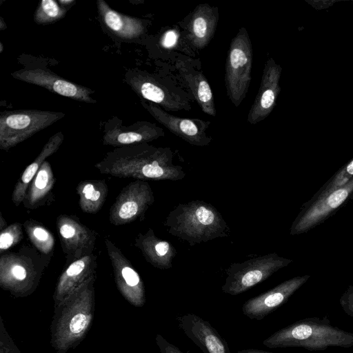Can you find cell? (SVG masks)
Masks as SVG:
<instances>
[{
  "label": "cell",
  "instance_id": "obj_1",
  "mask_svg": "<svg viewBox=\"0 0 353 353\" xmlns=\"http://www.w3.org/2000/svg\"><path fill=\"white\" fill-rule=\"evenodd\" d=\"M170 148L148 143L116 148L106 153L94 167L99 172L119 178L136 180L179 181L185 176L183 167L174 164Z\"/></svg>",
  "mask_w": 353,
  "mask_h": 353
},
{
  "label": "cell",
  "instance_id": "obj_2",
  "mask_svg": "<svg viewBox=\"0 0 353 353\" xmlns=\"http://www.w3.org/2000/svg\"><path fill=\"white\" fill-rule=\"evenodd\" d=\"M270 348L302 347L310 351L353 347V332L333 325L327 316L301 319L263 341Z\"/></svg>",
  "mask_w": 353,
  "mask_h": 353
},
{
  "label": "cell",
  "instance_id": "obj_3",
  "mask_svg": "<svg viewBox=\"0 0 353 353\" xmlns=\"http://www.w3.org/2000/svg\"><path fill=\"white\" fill-rule=\"evenodd\" d=\"M168 233L190 246L229 236L230 228L214 206L204 201L180 203L164 222Z\"/></svg>",
  "mask_w": 353,
  "mask_h": 353
},
{
  "label": "cell",
  "instance_id": "obj_4",
  "mask_svg": "<svg viewBox=\"0 0 353 353\" xmlns=\"http://www.w3.org/2000/svg\"><path fill=\"white\" fill-rule=\"evenodd\" d=\"M252 43L245 28H239L228 50L225 85L227 94L235 107L245 97L251 82Z\"/></svg>",
  "mask_w": 353,
  "mask_h": 353
},
{
  "label": "cell",
  "instance_id": "obj_5",
  "mask_svg": "<svg viewBox=\"0 0 353 353\" xmlns=\"http://www.w3.org/2000/svg\"><path fill=\"white\" fill-rule=\"evenodd\" d=\"M65 117L61 112L6 110L0 113V148L8 150Z\"/></svg>",
  "mask_w": 353,
  "mask_h": 353
},
{
  "label": "cell",
  "instance_id": "obj_6",
  "mask_svg": "<svg viewBox=\"0 0 353 353\" xmlns=\"http://www.w3.org/2000/svg\"><path fill=\"white\" fill-rule=\"evenodd\" d=\"M292 262L276 253H270L232 263L227 270L222 291L233 296L243 293Z\"/></svg>",
  "mask_w": 353,
  "mask_h": 353
},
{
  "label": "cell",
  "instance_id": "obj_7",
  "mask_svg": "<svg viewBox=\"0 0 353 353\" xmlns=\"http://www.w3.org/2000/svg\"><path fill=\"white\" fill-rule=\"evenodd\" d=\"M126 83L140 97L161 106L164 110H189V98L173 85L147 72L129 70L125 75Z\"/></svg>",
  "mask_w": 353,
  "mask_h": 353
},
{
  "label": "cell",
  "instance_id": "obj_8",
  "mask_svg": "<svg viewBox=\"0 0 353 353\" xmlns=\"http://www.w3.org/2000/svg\"><path fill=\"white\" fill-rule=\"evenodd\" d=\"M153 191L146 181L135 180L125 185L118 194L109 212L110 222L116 226L145 218L153 204Z\"/></svg>",
  "mask_w": 353,
  "mask_h": 353
},
{
  "label": "cell",
  "instance_id": "obj_9",
  "mask_svg": "<svg viewBox=\"0 0 353 353\" xmlns=\"http://www.w3.org/2000/svg\"><path fill=\"white\" fill-rule=\"evenodd\" d=\"M353 195V178L345 185L314 196L292 223L290 234L305 233L333 214Z\"/></svg>",
  "mask_w": 353,
  "mask_h": 353
},
{
  "label": "cell",
  "instance_id": "obj_10",
  "mask_svg": "<svg viewBox=\"0 0 353 353\" xmlns=\"http://www.w3.org/2000/svg\"><path fill=\"white\" fill-rule=\"evenodd\" d=\"M50 256L42 254L33 245L24 244L17 252L1 254V280L18 283L39 276L50 264Z\"/></svg>",
  "mask_w": 353,
  "mask_h": 353
},
{
  "label": "cell",
  "instance_id": "obj_11",
  "mask_svg": "<svg viewBox=\"0 0 353 353\" xmlns=\"http://www.w3.org/2000/svg\"><path fill=\"white\" fill-rule=\"evenodd\" d=\"M56 225L65 264L94 252L98 234L78 217L61 214L57 218Z\"/></svg>",
  "mask_w": 353,
  "mask_h": 353
},
{
  "label": "cell",
  "instance_id": "obj_12",
  "mask_svg": "<svg viewBox=\"0 0 353 353\" xmlns=\"http://www.w3.org/2000/svg\"><path fill=\"white\" fill-rule=\"evenodd\" d=\"M12 77L21 81L36 85L75 101L95 103L91 97L94 91L89 88L70 81L43 68H30L17 70Z\"/></svg>",
  "mask_w": 353,
  "mask_h": 353
},
{
  "label": "cell",
  "instance_id": "obj_13",
  "mask_svg": "<svg viewBox=\"0 0 353 353\" xmlns=\"http://www.w3.org/2000/svg\"><path fill=\"white\" fill-rule=\"evenodd\" d=\"M141 103L156 121L188 143L206 146L212 141V138L207 133L210 122L172 115L159 105L145 100H141Z\"/></svg>",
  "mask_w": 353,
  "mask_h": 353
},
{
  "label": "cell",
  "instance_id": "obj_14",
  "mask_svg": "<svg viewBox=\"0 0 353 353\" xmlns=\"http://www.w3.org/2000/svg\"><path fill=\"white\" fill-rule=\"evenodd\" d=\"M310 275L297 276L286 280L270 290L246 301L242 311L250 319L262 320L288 301L303 285Z\"/></svg>",
  "mask_w": 353,
  "mask_h": 353
},
{
  "label": "cell",
  "instance_id": "obj_15",
  "mask_svg": "<svg viewBox=\"0 0 353 353\" xmlns=\"http://www.w3.org/2000/svg\"><path fill=\"white\" fill-rule=\"evenodd\" d=\"M165 135L164 130L154 123L139 121L125 126L118 118L106 124L103 143L115 148L148 143Z\"/></svg>",
  "mask_w": 353,
  "mask_h": 353
},
{
  "label": "cell",
  "instance_id": "obj_16",
  "mask_svg": "<svg viewBox=\"0 0 353 353\" xmlns=\"http://www.w3.org/2000/svg\"><path fill=\"white\" fill-rule=\"evenodd\" d=\"M282 68L272 58L264 65L259 91L249 111L247 121L256 124L264 120L273 110L281 90L279 80Z\"/></svg>",
  "mask_w": 353,
  "mask_h": 353
},
{
  "label": "cell",
  "instance_id": "obj_17",
  "mask_svg": "<svg viewBox=\"0 0 353 353\" xmlns=\"http://www.w3.org/2000/svg\"><path fill=\"white\" fill-rule=\"evenodd\" d=\"M177 321L180 329L203 353H231L226 341L208 321L190 313Z\"/></svg>",
  "mask_w": 353,
  "mask_h": 353
},
{
  "label": "cell",
  "instance_id": "obj_18",
  "mask_svg": "<svg viewBox=\"0 0 353 353\" xmlns=\"http://www.w3.org/2000/svg\"><path fill=\"white\" fill-rule=\"evenodd\" d=\"M219 19L216 7L199 5L191 13L186 26L187 37L194 47L205 48L214 37Z\"/></svg>",
  "mask_w": 353,
  "mask_h": 353
},
{
  "label": "cell",
  "instance_id": "obj_19",
  "mask_svg": "<svg viewBox=\"0 0 353 353\" xmlns=\"http://www.w3.org/2000/svg\"><path fill=\"white\" fill-rule=\"evenodd\" d=\"M97 7L101 21L117 37L134 39L144 33L145 26L143 20L117 12L104 0H97Z\"/></svg>",
  "mask_w": 353,
  "mask_h": 353
},
{
  "label": "cell",
  "instance_id": "obj_20",
  "mask_svg": "<svg viewBox=\"0 0 353 353\" xmlns=\"http://www.w3.org/2000/svg\"><path fill=\"white\" fill-rule=\"evenodd\" d=\"M134 246L153 267L161 270L172 267V260L176 254L175 248L169 241L158 238L152 228L137 236Z\"/></svg>",
  "mask_w": 353,
  "mask_h": 353
},
{
  "label": "cell",
  "instance_id": "obj_21",
  "mask_svg": "<svg viewBox=\"0 0 353 353\" xmlns=\"http://www.w3.org/2000/svg\"><path fill=\"white\" fill-rule=\"evenodd\" d=\"M175 65L201 110L210 116L214 117L216 112L213 92L203 72L195 70L181 59L176 61Z\"/></svg>",
  "mask_w": 353,
  "mask_h": 353
},
{
  "label": "cell",
  "instance_id": "obj_22",
  "mask_svg": "<svg viewBox=\"0 0 353 353\" xmlns=\"http://www.w3.org/2000/svg\"><path fill=\"white\" fill-rule=\"evenodd\" d=\"M56 178L50 163L46 161L30 182L22 202L26 208L34 210L48 205L54 201Z\"/></svg>",
  "mask_w": 353,
  "mask_h": 353
},
{
  "label": "cell",
  "instance_id": "obj_23",
  "mask_svg": "<svg viewBox=\"0 0 353 353\" xmlns=\"http://www.w3.org/2000/svg\"><path fill=\"white\" fill-rule=\"evenodd\" d=\"M62 132H58L50 137L37 158L26 167L15 184L11 199L16 207L23 201L28 188L46 159L55 153L63 141Z\"/></svg>",
  "mask_w": 353,
  "mask_h": 353
},
{
  "label": "cell",
  "instance_id": "obj_24",
  "mask_svg": "<svg viewBox=\"0 0 353 353\" xmlns=\"http://www.w3.org/2000/svg\"><path fill=\"white\" fill-rule=\"evenodd\" d=\"M76 190L80 208L88 214H96L102 208L108 192L106 183L100 179L81 181Z\"/></svg>",
  "mask_w": 353,
  "mask_h": 353
},
{
  "label": "cell",
  "instance_id": "obj_25",
  "mask_svg": "<svg viewBox=\"0 0 353 353\" xmlns=\"http://www.w3.org/2000/svg\"><path fill=\"white\" fill-rule=\"evenodd\" d=\"M66 265L61 276L60 288H72L92 277L97 266V256L93 252Z\"/></svg>",
  "mask_w": 353,
  "mask_h": 353
},
{
  "label": "cell",
  "instance_id": "obj_26",
  "mask_svg": "<svg viewBox=\"0 0 353 353\" xmlns=\"http://www.w3.org/2000/svg\"><path fill=\"white\" fill-rule=\"evenodd\" d=\"M23 226L32 245L42 254L52 257L55 240L51 232L41 223L33 219L26 221Z\"/></svg>",
  "mask_w": 353,
  "mask_h": 353
},
{
  "label": "cell",
  "instance_id": "obj_27",
  "mask_svg": "<svg viewBox=\"0 0 353 353\" xmlns=\"http://www.w3.org/2000/svg\"><path fill=\"white\" fill-rule=\"evenodd\" d=\"M67 9L54 0L40 1L34 12L33 19L36 23L46 25L54 23L63 18Z\"/></svg>",
  "mask_w": 353,
  "mask_h": 353
},
{
  "label": "cell",
  "instance_id": "obj_28",
  "mask_svg": "<svg viewBox=\"0 0 353 353\" xmlns=\"http://www.w3.org/2000/svg\"><path fill=\"white\" fill-rule=\"evenodd\" d=\"M353 178V159L343 166L314 196L332 192L347 183Z\"/></svg>",
  "mask_w": 353,
  "mask_h": 353
},
{
  "label": "cell",
  "instance_id": "obj_29",
  "mask_svg": "<svg viewBox=\"0 0 353 353\" xmlns=\"http://www.w3.org/2000/svg\"><path fill=\"white\" fill-rule=\"evenodd\" d=\"M23 224L14 223L3 230L0 234V253L1 254L10 248L18 244L23 237Z\"/></svg>",
  "mask_w": 353,
  "mask_h": 353
},
{
  "label": "cell",
  "instance_id": "obj_30",
  "mask_svg": "<svg viewBox=\"0 0 353 353\" xmlns=\"http://www.w3.org/2000/svg\"><path fill=\"white\" fill-rule=\"evenodd\" d=\"M339 304L344 312L353 318V285H350L341 295Z\"/></svg>",
  "mask_w": 353,
  "mask_h": 353
},
{
  "label": "cell",
  "instance_id": "obj_31",
  "mask_svg": "<svg viewBox=\"0 0 353 353\" xmlns=\"http://www.w3.org/2000/svg\"><path fill=\"white\" fill-rule=\"evenodd\" d=\"M87 323V316L81 313L77 314L71 319L70 330L72 333H80L85 327Z\"/></svg>",
  "mask_w": 353,
  "mask_h": 353
},
{
  "label": "cell",
  "instance_id": "obj_32",
  "mask_svg": "<svg viewBox=\"0 0 353 353\" xmlns=\"http://www.w3.org/2000/svg\"><path fill=\"white\" fill-rule=\"evenodd\" d=\"M178 33L174 30H170L163 34L161 39V44L163 48H172L177 41Z\"/></svg>",
  "mask_w": 353,
  "mask_h": 353
},
{
  "label": "cell",
  "instance_id": "obj_33",
  "mask_svg": "<svg viewBox=\"0 0 353 353\" xmlns=\"http://www.w3.org/2000/svg\"><path fill=\"white\" fill-rule=\"evenodd\" d=\"M158 344L162 353H183L176 346L169 343L162 336H158Z\"/></svg>",
  "mask_w": 353,
  "mask_h": 353
},
{
  "label": "cell",
  "instance_id": "obj_34",
  "mask_svg": "<svg viewBox=\"0 0 353 353\" xmlns=\"http://www.w3.org/2000/svg\"><path fill=\"white\" fill-rule=\"evenodd\" d=\"M237 353H274V352H270L257 350V349L249 348V349H244V350L238 351Z\"/></svg>",
  "mask_w": 353,
  "mask_h": 353
},
{
  "label": "cell",
  "instance_id": "obj_35",
  "mask_svg": "<svg viewBox=\"0 0 353 353\" xmlns=\"http://www.w3.org/2000/svg\"><path fill=\"white\" fill-rule=\"evenodd\" d=\"M6 224H7V222L3 219V216L2 214L1 213L0 214V230H1V231L7 227Z\"/></svg>",
  "mask_w": 353,
  "mask_h": 353
},
{
  "label": "cell",
  "instance_id": "obj_36",
  "mask_svg": "<svg viewBox=\"0 0 353 353\" xmlns=\"http://www.w3.org/2000/svg\"><path fill=\"white\" fill-rule=\"evenodd\" d=\"M59 3H60L62 6H70L71 4H72L73 3H74L75 1L74 0H60L58 1Z\"/></svg>",
  "mask_w": 353,
  "mask_h": 353
},
{
  "label": "cell",
  "instance_id": "obj_37",
  "mask_svg": "<svg viewBox=\"0 0 353 353\" xmlns=\"http://www.w3.org/2000/svg\"><path fill=\"white\" fill-rule=\"evenodd\" d=\"M6 28V25L3 23V18L1 17L0 29H1V30H2Z\"/></svg>",
  "mask_w": 353,
  "mask_h": 353
},
{
  "label": "cell",
  "instance_id": "obj_38",
  "mask_svg": "<svg viewBox=\"0 0 353 353\" xmlns=\"http://www.w3.org/2000/svg\"><path fill=\"white\" fill-rule=\"evenodd\" d=\"M3 51V44L2 43H1V52H2Z\"/></svg>",
  "mask_w": 353,
  "mask_h": 353
}]
</instances>
